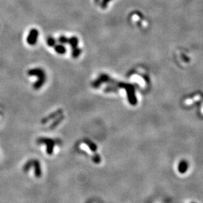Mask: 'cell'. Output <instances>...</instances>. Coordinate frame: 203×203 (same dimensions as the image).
Listing matches in <instances>:
<instances>
[{"label":"cell","instance_id":"obj_2","mask_svg":"<svg viewBox=\"0 0 203 203\" xmlns=\"http://www.w3.org/2000/svg\"><path fill=\"white\" fill-rule=\"evenodd\" d=\"M118 87H121V88H123L126 90L127 93L128 94V98L129 101L132 104H134L136 103V99L135 96H134V89L133 87L131 86L130 84H127L124 83H118L117 84Z\"/></svg>","mask_w":203,"mask_h":203},{"label":"cell","instance_id":"obj_8","mask_svg":"<svg viewBox=\"0 0 203 203\" xmlns=\"http://www.w3.org/2000/svg\"><path fill=\"white\" fill-rule=\"evenodd\" d=\"M46 42H47V44L50 47L55 46V44H56V41H55V40L54 38H52V37H49V38H47Z\"/></svg>","mask_w":203,"mask_h":203},{"label":"cell","instance_id":"obj_1","mask_svg":"<svg viewBox=\"0 0 203 203\" xmlns=\"http://www.w3.org/2000/svg\"><path fill=\"white\" fill-rule=\"evenodd\" d=\"M28 74L30 76H35L37 78H38V80L34 84V88L35 89L38 90L44 84L45 82H46V73H45L44 71L42 70V69H32L28 71Z\"/></svg>","mask_w":203,"mask_h":203},{"label":"cell","instance_id":"obj_6","mask_svg":"<svg viewBox=\"0 0 203 203\" xmlns=\"http://www.w3.org/2000/svg\"><path fill=\"white\" fill-rule=\"evenodd\" d=\"M54 50L57 54L63 55L65 54L66 53V47L63 46V44H59V45H55L54 46Z\"/></svg>","mask_w":203,"mask_h":203},{"label":"cell","instance_id":"obj_10","mask_svg":"<svg viewBox=\"0 0 203 203\" xmlns=\"http://www.w3.org/2000/svg\"><path fill=\"white\" fill-rule=\"evenodd\" d=\"M58 41L62 44H65L68 43V38L64 36H61L59 38H58Z\"/></svg>","mask_w":203,"mask_h":203},{"label":"cell","instance_id":"obj_3","mask_svg":"<svg viewBox=\"0 0 203 203\" xmlns=\"http://www.w3.org/2000/svg\"><path fill=\"white\" fill-rule=\"evenodd\" d=\"M38 34H39V33L36 29L35 28L32 29L28 34L27 38H26V42H27V43L29 45H30V46H34V45H35L36 44L37 40H38Z\"/></svg>","mask_w":203,"mask_h":203},{"label":"cell","instance_id":"obj_4","mask_svg":"<svg viewBox=\"0 0 203 203\" xmlns=\"http://www.w3.org/2000/svg\"><path fill=\"white\" fill-rule=\"evenodd\" d=\"M104 83H113L114 81H112V79H111L109 76L107 75H100L98 79H97L96 81H95L93 84H92V86H93L94 88H98L100 86V84H102Z\"/></svg>","mask_w":203,"mask_h":203},{"label":"cell","instance_id":"obj_7","mask_svg":"<svg viewBox=\"0 0 203 203\" xmlns=\"http://www.w3.org/2000/svg\"><path fill=\"white\" fill-rule=\"evenodd\" d=\"M187 163L186 162L183 161V162H181L180 163H179V171H180L181 173L185 172V171H187Z\"/></svg>","mask_w":203,"mask_h":203},{"label":"cell","instance_id":"obj_5","mask_svg":"<svg viewBox=\"0 0 203 203\" xmlns=\"http://www.w3.org/2000/svg\"><path fill=\"white\" fill-rule=\"evenodd\" d=\"M71 46V48L75 49L78 47V44H79V40L75 36H72L70 38H68V43Z\"/></svg>","mask_w":203,"mask_h":203},{"label":"cell","instance_id":"obj_9","mask_svg":"<svg viewBox=\"0 0 203 203\" xmlns=\"http://www.w3.org/2000/svg\"><path fill=\"white\" fill-rule=\"evenodd\" d=\"M81 53V50L80 48H79V47H76V48L73 49L72 50V56L74 58L78 57L79 55H80Z\"/></svg>","mask_w":203,"mask_h":203}]
</instances>
